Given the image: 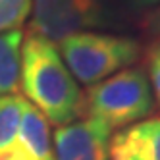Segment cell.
Here are the masks:
<instances>
[{"label":"cell","mask_w":160,"mask_h":160,"mask_svg":"<svg viewBox=\"0 0 160 160\" xmlns=\"http://www.w3.org/2000/svg\"><path fill=\"white\" fill-rule=\"evenodd\" d=\"M131 2H133L135 6H139V8H148V6L160 4V0H131Z\"/></svg>","instance_id":"obj_12"},{"label":"cell","mask_w":160,"mask_h":160,"mask_svg":"<svg viewBox=\"0 0 160 160\" xmlns=\"http://www.w3.org/2000/svg\"><path fill=\"white\" fill-rule=\"evenodd\" d=\"M154 95L148 77L139 68H125L91 85L83 98V112L104 122L110 129L128 128L151 116Z\"/></svg>","instance_id":"obj_2"},{"label":"cell","mask_w":160,"mask_h":160,"mask_svg":"<svg viewBox=\"0 0 160 160\" xmlns=\"http://www.w3.org/2000/svg\"><path fill=\"white\" fill-rule=\"evenodd\" d=\"M106 23L102 0H33L31 31L60 42L62 39Z\"/></svg>","instance_id":"obj_4"},{"label":"cell","mask_w":160,"mask_h":160,"mask_svg":"<svg viewBox=\"0 0 160 160\" xmlns=\"http://www.w3.org/2000/svg\"><path fill=\"white\" fill-rule=\"evenodd\" d=\"M21 42H23L21 29L0 33V97L16 95L19 91Z\"/></svg>","instance_id":"obj_7"},{"label":"cell","mask_w":160,"mask_h":160,"mask_svg":"<svg viewBox=\"0 0 160 160\" xmlns=\"http://www.w3.org/2000/svg\"><path fill=\"white\" fill-rule=\"evenodd\" d=\"M25 98L21 95L0 97V151L16 141L19 133L21 118H23Z\"/></svg>","instance_id":"obj_8"},{"label":"cell","mask_w":160,"mask_h":160,"mask_svg":"<svg viewBox=\"0 0 160 160\" xmlns=\"http://www.w3.org/2000/svg\"><path fill=\"white\" fill-rule=\"evenodd\" d=\"M31 8L33 0H0V33L21 29Z\"/></svg>","instance_id":"obj_9"},{"label":"cell","mask_w":160,"mask_h":160,"mask_svg":"<svg viewBox=\"0 0 160 160\" xmlns=\"http://www.w3.org/2000/svg\"><path fill=\"white\" fill-rule=\"evenodd\" d=\"M19 87L50 123L66 125L83 112V95L54 42L27 33L21 42Z\"/></svg>","instance_id":"obj_1"},{"label":"cell","mask_w":160,"mask_h":160,"mask_svg":"<svg viewBox=\"0 0 160 160\" xmlns=\"http://www.w3.org/2000/svg\"><path fill=\"white\" fill-rule=\"evenodd\" d=\"M110 160H160V118H145L110 139Z\"/></svg>","instance_id":"obj_6"},{"label":"cell","mask_w":160,"mask_h":160,"mask_svg":"<svg viewBox=\"0 0 160 160\" xmlns=\"http://www.w3.org/2000/svg\"><path fill=\"white\" fill-rule=\"evenodd\" d=\"M147 70L151 77V87L152 95L156 97V102L160 106V39L151 44V48L147 50Z\"/></svg>","instance_id":"obj_10"},{"label":"cell","mask_w":160,"mask_h":160,"mask_svg":"<svg viewBox=\"0 0 160 160\" xmlns=\"http://www.w3.org/2000/svg\"><path fill=\"white\" fill-rule=\"evenodd\" d=\"M62 60L75 81L95 85L125 70L141 54V44L131 37L81 31L58 42Z\"/></svg>","instance_id":"obj_3"},{"label":"cell","mask_w":160,"mask_h":160,"mask_svg":"<svg viewBox=\"0 0 160 160\" xmlns=\"http://www.w3.org/2000/svg\"><path fill=\"white\" fill-rule=\"evenodd\" d=\"M112 129L97 118L58 125L52 137L54 160H108Z\"/></svg>","instance_id":"obj_5"},{"label":"cell","mask_w":160,"mask_h":160,"mask_svg":"<svg viewBox=\"0 0 160 160\" xmlns=\"http://www.w3.org/2000/svg\"><path fill=\"white\" fill-rule=\"evenodd\" d=\"M148 29H151L154 35L160 37V8L156 10V12L151 16V19H148Z\"/></svg>","instance_id":"obj_11"}]
</instances>
